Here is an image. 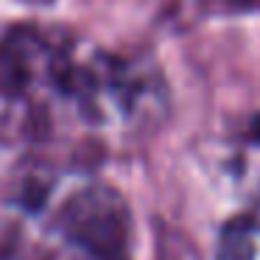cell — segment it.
Returning a JSON list of instances; mask_svg holds the SVG:
<instances>
[{"label":"cell","mask_w":260,"mask_h":260,"mask_svg":"<svg viewBox=\"0 0 260 260\" xmlns=\"http://www.w3.org/2000/svg\"><path fill=\"white\" fill-rule=\"evenodd\" d=\"M0 95L31 112L64 107L95 126H135L159 112L162 87L143 62L20 25L0 40Z\"/></svg>","instance_id":"obj_1"},{"label":"cell","mask_w":260,"mask_h":260,"mask_svg":"<svg viewBox=\"0 0 260 260\" xmlns=\"http://www.w3.org/2000/svg\"><path fill=\"white\" fill-rule=\"evenodd\" d=\"M62 235L92 260H135V221L118 190L84 182L62 199L56 213Z\"/></svg>","instance_id":"obj_2"},{"label":"cell","mask_w":260,"mask_h":260,"mask_svg":"<svg viewBox=\"0 0 260 260\" xmlns=\"http://www.w3.org/2000/svg\"><path fill=\"white\" fill-rule=\"evenodd\" d=\"M215 260H260V215L230 221L218 238Z\"/></svg>","instance_id":"obj_3"},{"label":"cell","mask_w":260,"mask_h":260,"mask_svg":"<svg viewBox=\"0 0 260 260\" xmlns=\"http://www.w3.org/2000/svg\"><path fill=\"white\" fill-rule=\"evenodd\" d=\"M252 135H254V140L260 143V115L254 118V126H252Z\"/></svg>","instance_id":"obj_4"},{"label":"cell","mask_w":260,"mask_h":260,"mask_svg":"<svg viewBox=\"0 0 260 260\" xmlns=\"http://www.w3.org/2000/svg\"><path fill=\"white\" fill-rule=\"evenodd\" d=\"M23 3H31V6H51L53 0H23Z\"/></svg>","instance_id":"obj_5"}]
</instances>
